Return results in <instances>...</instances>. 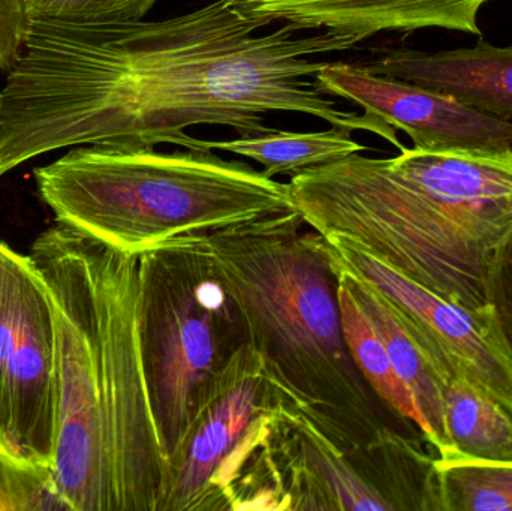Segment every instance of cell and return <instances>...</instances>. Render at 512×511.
<instances>
[{"mask_svg":"<svg viewBox=\"0 0 512 511\" xmlns=\"http://www.w3.org/2000/svg\"><path fill=\"white\" fill-rule=\"evenodd\" d=\"M352 131L331 126L321 132L271 131L249 135L239 140L206 141L189 135L183 147L201 152L234 153L254 159L262 165V174L273 179L277 174L297 176L310 168L321 167L363 152L366 146L352 140Z\"/></svg>","mask_w":512,"mask_h":511,"instance_id":"cell-14","label":"cell"},{"mask_svg":"<svg viewBox=\"0 0 512 511\" xmlns=\"http://www.w3.org/2000/svg\"><path fill=\"white\" fill-rule=\"evenodd\" d=\"M158 0H26L30 23L102 26L141 21Z\"/></svg>","mask_w":512,"mask_h":511,"instance_id":"cell-19","label":"cell"},{"mask_svg":"<svg viewBox=\"0 0 512 511\" xmlns=\"http://www.w3.org/2000/svg\"><path fill=\"white\" fill-rule=\"evenodd\" d=\"M364 66L512 122V45L499 47L480 39L472 47L436 53L388 50Z\"/></svg>","mask_w":512,"mask_h":511,"instance_id":"cell-12","label":"cell"},{"mask_svg":"<svg viewBox=\"0 0 512 511\" xmlns=\"http://www.w3.org/2000/svg\"><path fill=\"white\" fill-rule=\"evenodd\" d=\"M339 305L343 335L361 374L364 375L376 396L397 417L417 426L426 440V422L414 395L397 374L384 342L340 278Z\"/></svg>","mask_w":512,"mask_h":511,"instance_id":"cell-16","label":"cell"},{"mask_svg":"<svg viewBox=\"0 0 512 511\" xmlns=\"http://www.w3.org/2000/svg\"><path fill=\"white\" fill-rule=\"evenodd\" d=\"M288 188L325 239L469 311L490 309L493 261L512 230V149L355 153L292 176Z\"/></svg>","mask_w":512,"mask_h":511,"instance_id":"cell-3","label":"cell"},{"mask_svg":"<svg viewBox=\"0 0 512 511\" xmlns=\"http://www.w3.org/2000/svg\"><path fill=\"white\" fill-rule=\"evenodd\" d=\"M441 511H512V462L436 458Z\"/></svg>","mask_w":512,"mask_h":511,"instance_id":"cell-17","label":"cell"},{"mask_svg":"<svg viewBox=\"0 0 512 511\" xmlns=\"http://www.w3.org/2000/svg\"><path fill=\"white\" fill-rule=\"evenodd\" d=\"M216 0L159 21L62 26L30 23L0 90V179L65 147L183 146L186 129L221 125L242 137L271 131V111L309 114L367 131L402 150L396 129L375 114L348 113L313 78L327 60L363 39L349 33L298 36Z\"/></svg>","mask_w":512,"mask_h":511,"instance_id":"cell-1","label":"cell"},{"mask_svg":"<svg viewBox=\"0 0 512 511\" xmlns=\"http://www.w3.org/2000/svg\"><path fill=\"white\" fill-rule=\"evenodd\" d=\"M313 84L324 95L355 102L396 131L406 132L417 149H512V122L444 93L375 74L364 65L328 62Z\"/></svg>","mask_w":512,"mask_h":511,"instance_id":"cell-10","label":"cell"},{"mask_svg":"<svg viewBox=\"0 0 512 511\" xmlns=\"http://www.w3.org/2000/svg\"><path fill=\"white\" fill-rule=\"evenodd\" d=\"M325 240L337 267L378 290L417 330L445 380L463 378L512 411V353L492 308L469 311L354 246Z\"/></svg>","mask_w":512,"mask_h":511,"instance_id":"cell-9","label":"cell"},{"mask_svg":"<svg viewBox=\"0 0 512 511\" xmlns=\"http://www.w3.org/2000/svg\"><path fill=\"white\" fill-rule=\"evenodd\" d=\"M29 27L26 0H0V74L17 62Z\"/></svg>","mask_w":512,"mask_h":511,"instance_id":"cell-21","label":"cell"},{"mask_svg":"<svg viewBox=\"0 0 512 511\" xmlns=\"http://www.w3.org/2000/svg\"><path fill=\"white\" fill-rule=\"evenodd\" d=\"M35 179L57 224L134 255L295 209L288 183L201 150L72 147Z\"/></svg>","mask_w":512,"mask_h":511,"instance_id":"cell-5","label":"cell"},{"mask_svg":"<svg viewBox=\"0 0 512 511\" xmlns=\"http://www.w3.org/2000/svg\"><path fill=\"white\" fill-rule=\"evenodd\" d=\"M140 339L153 414L170 458L207 387L249 344L206 233L173 237L140 254Z\"/></svg>","mask_w":512,"mask_h":511,"instance_id":"cell-6","label":"cell"},{"mask_svg":"<svg viewBox=\"0 0 512 511\" xmlns=\"http://www.w3.org/2000/svg\"><path fill=\"white\" fill-rule=\"evenodd\" d=\"M57 330L53 302L30 257L0 242V435L53 468Z\"/></svg>","mask_w":512,"mask_h":511,"instance_id":"cell-8","label":"cell"},{"mask_svg":"<svg viewBox=\"0 0 512 511\" xmlns=\"http://www.w3.org/2000/svg\"><path fill=\"white\" fill-rule=\"evenodd\" d=\"M68 510L54 486L53 468L21 455L0 435V511Z\"/></svg>","mask_w":512,"mask_h":511,"instance_id":"cell-18","label":"cell"},{"mask_svg":"<svg viewBox=\"0 0 512 511\" xmlns=\"http://www.w3.org/2000/svg\"><path fill=\"white\" fill-rule=\"evenodd\" d=\"M336 269L384 342L397 374L414 395L426 422L427 446L438 458H454L444 423V386L447 380L432 351L417 330L412 329L411 324L378 290L352 273L337 266Z\"/></svg>","mask_w":512,"mask_h":511,"instance_id":"cell-13","label":"cell"},{"mask_svg":"<svg viewBox=\"0 0 512 511\" xmlns=\"http://www.w3.org/2000/svg\"><path fill=\"white\" fill-rule=\"evenodd\" d=\"M490 0H228L246 17L298 29L370 38L381 32L444 29L481 36L478 18Z\"/></svg>","mask_w":512,"mask_h":511,"instance_id":"cell-11","label":"cell"},{"mask_svg":"<svg viewBox=\"0 0 512 511\" xmlns=\"http://www.w3.org/2000/svg\"><path fill=\"white\" fill-rule=\"evenodd\" d=\"M444 423L454 458L512 462V411L469 381L445 383Z\"/></svg>","mask_w":512,"mask_h":511,"instance_id":"cell-15","label":"cell"},{"mask_svg":"<svg viewBox=\"0 0 512 511\" xmlns=\"http://www.w3.org/2000/svg\"><path fill=\"white\" fill-rule=\"evenodd\" d=\"M489 303L512 353V230L493 261L489 279Z\"/></svg>","mask_w":512,"mask_h":511,"instance_id":"cell-20","label":"cell"},{"mask_svg":"<svg viewBox=\"0 0 512 511\" xmlns=\"http://www.w3.org/2000/svg\"><path fill=\"white\" fill-rule=\"evenodd\" d=\"M29 257L56 318L57 495L68 511H159L170 461L144 374L140 255L56 224Z\"/></svg>","mask_w":512,"mask_h":511,"instance_id":"cell-2","label":"cell"},{"mask_svg":"<svg viewBox=\"0 0 512 511\" xmlns=\"http://www.w3.org/2000/svg\"><path fill=\"white\" fill-rule=\"evenodd\" d=\"M303 225L294 209L206 233L271 384L346 455L367 452L388 432L426 443L358 369L343 335L330 246Z\"/></svg>","mask_w":512,"mask_h":511,"instance_id":"cell-4","label":"cell"},{"mask_svg":"<svg viewBox=\"0 0 512 511\" xmlns=\"http://www.w3.org/2000/svg\"><path fill=\"white\" fill-rule=\"evenodd\" d=\"M285 401L261 356L243 345L207 387L185 438L168 458L159 511L233 510L237 489Z\"/></svg>","mask_w":512,"mask_h":511,"instance_id":"cell-7","label":"cell"}]
</instances>
